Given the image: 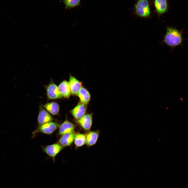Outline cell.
I'll use <instances>...</instances> for the list:
<instances>
[{
    "instance_id": "obj_1",
    "label": "cell",
    "mask_w": 188,
    "mask_h": 188,
    "mask_svg": "<svg viewBox=\"0 0 188 188\" xmlns=\"http://www.w3.org/2000/svg\"><path fill=\"white\" fill-rule=\"evenodd\" d=\"M183 31L173 27H168L164 35L163 42L172 48L181 45L183 41Z\"/></svg>"
},
{
    "instance_id": "obj_2",
    "label": "cell",
    "mask_w": 188,
    "mask_h": 188,
    "mask_svg": "<svg viewBox=\"0 0 188 188\" xmlns=\"http://www.w3.org/2000/svg\"><path fill=\"white\" fill-rule=\"evenodd\" d=\"M136 15L142 18L149 17L151 14L150 3L149 0H137L134 8Z\"/></svg>"
},
{
    "instance_id": "obj_3",
    "label": "cell",
    "mask_w": 188,
    "mask_h": 188,
    "mask_svg": "<svg viewBox=\"0 0 188 188\" xmlns=\"http://www.w3.org/2000/svg\"><path fill=\"white\" fill-rule=\"evenodd\" d=\"M60 127L59 124L56 122L51 121L40 125L33 133V136L38 132L50 134Z\"/></svg>"
},
{
    "instance_id": "obj_4",
    "label": "cell",
    "mask_w": 188,
    "mask_h": 188,
    "mask_svg": "<svg viewBox=\"0 0 188 188\" xmlns=\"http://www.w3.org/2000/svg\"><path fill=\"white\" fill-rule=\"evenodd\" d=\"M46 89L48 99H53L62 97L59 91L58 86L53 83L49 84L46 86Z\"/></svg>"
},
{
    "instance_id": "obj_5",
    "label": "cell",
    "mask_w": 188,
    "mask_h": 188,
    "mask_svg": "<svg viewBox=\"0 0 188 188\" xmlns=\"http://www.w3.org/2000/svg\"><path fill=\"white\" fill-rule=\"evenodd\" d=\"M87 106V105L80 102L70 111L71 113L77 121L80 119L85 114Z\"/></svg>"
},
{
    "instance_id": "obj_6",
    "label": "cell",
    "mask_w": 188,
    "mask_h": 188,
    "mask_svg": "<svg viewBox=\"0 0 188 188\" xmlns=\"http://www.w3.org/2000/svg\"><path fill=\"white\" fill-rule=\"evenodd\" d=\"M79 125L85 131H89L91 127L92 122V113L85 114L79 120L77 121Z\"/></svg>"
},
{
    "instance_id": "obj_7",
    "label": "cell",
    "mask_w": 188,
    "mask_h": 188,
    "mask_svg": "<svg viewBox=\"0 0 188 188\" xmlns=\"http://www.w3.org/2000/svg\"><path fill=\"white\" fill-rule=\"evenodd\" d=\"M63 148V147L58 143L45 146L43 148V150L48 155L54 160L56 156Z\"/></svg>"
},
{
    "instance_id": "obj_8",
    "label": "cell",
    "mask_w": 188,
    "mask_h": 188,
    "mask_svg": "<svg viewBox=\"0 0 188 188\" xmlns=\"http://www.w3.org/2000/svg\"><path fill=\"white\" fill-rule=\"evenodd\" d=\"M154 3L159 17L168 11V5L167 0H154Z\"/></svg>"
},
{
    "instance_id": "obj_9",
    "label": "cell",
    "mask_w": 188,
    "mask_h": 188,
    "mask_svg": "<svg viewBox=\"0 0 188 188\" xmlns=\"http://www.w3.org/2000/svg\"><path fill=\"white\" fill-rule=\"evenodd\" d=\"M68 83L71 94L77 96L79 91L82 87L81 83L72 75H70Z\"/></svg>"
},
{
    "instance_id": "obj_10",
    "label": "cell",
    "mask_w": 188,
    "mask_h": 188,
    "mask_svg": "<svg viewBox=\"0 0 188 188\" xmlns=\"http://www.w3.org/2000/svg\"><path fill=\"white\" fill-rule=\"evenodd\" d=\"M75 134L74 131L66 133L62 135L58 143L63 147L69 146L74 141Z\"/></svg>"
},
{
    "instance_id": "obj_11",
    "label": "cell",
    "mask_w": 188,
    "mask_h": 188,
    "mask_svg": "<svg viewBox=\"0 0 188 188\" xmlns=\"http://www.w3.org/2000/svg\"><path fill=\"white\" fill-rule=\"evenodd\" d=\"M53 120L54 119L48 111L42 108H40L38 118V122L39 125Z\"/></svg>"
},
{
    "instance_id": "obj_12",
    "label": "cell",
    "mask_w": 188,
    "mask_h": 188,
    "mask_svg": "<svg viewBox=\"0 0 188 188\" xmlns=\"http://www.w3.org/2000/svg\"><path fill=\"white\" fill-rule=\"evenodd\" d=\"M75 128V125L66 119L59 127L58 134L62 135L66 133L74 131Z\"/></svg>"
},
{
    "instance_id": "obj_13",
    "label": "cell",
    "mask_w": 188,
    "mask_h": 188,
    "mask_svg": "<svg viewBox=\"0 0 188 188\" xmlns=\"http://www.w3.org/2000/svg\"><path fill=\"white\" fill-rule=\"evenodd\" d=\"M58 88L62 97L68 98L70 97L71 92L68 82L65 80H63L59 84Z\"/></svg>"
},
{
    "instance_id": "obj_14",
    "label": "cell",
    "mask_w": 188,
    "mask_h": 188,
    "mask_svg": "<svg viewBox=\"0 0 188 188\" xmlns=\"http://www.w3.org/2000/svg\"><path fill=\"white\" fill-rule=\"evenodd\" d=\"M99 134L98 130L90 131L86 134V144L88 146L95 144L97 140Z\"/></svg>"
},
{
    "instance_id": "obj_15",
    "label": "cell",
    "mask_w": 188,
    "mask_h": 188,
    "mask_svg": "<svg viewBox=\"0 0 188 188\" xmlns=\"http://www.w3.org/2000/svg\"><path fill=\"white\" fill-rule=\"evenodd\" d=\"M77 96L79 97L80 102L87 105L90 101L91 95L89 92L83 86L80 89Z\"/></svg>"
},
{
    "instance_id": "obj_16",
    "label": "cell",
    "mask_w": 188,
    "mask_h": 188,
    "mask_svg": "<svg viewBox=\"0 0 188 188\" xmlns=\"http://www.w3.org/2000/svg\"><path fill=\"white\" fill-rule=\"evenodd\" d=\"M44 107L49 113L53 115H57L59 111V105L55 102L47 103L44 105Z\"/></svg>"
},
{
    "instance_id": "obj_17",
    "label": "cell",
    "mask_w": 188,
    "mask_h": 188,
    "mask_svg": "<svg viewBox=\"0 0 188 188\" xmlns=\"http://www.w3.org/2000/svg\"><path fill=\"white\" fill-rule=\"evenodd\" d=\"M86 134L77 132L74 139V143L77 148L83 146L86 143Z\"/></svg>"
},
{
    "instance_id": "obj_18",
    "label": "cell",
    "mask_w": 188,
    "mask_h": 188,
    "mask_svg": "<svg viewBox=\"0 0 188 188\" xmlns=\"http://www.w3.org/2000/svg\"><path fill=\"white\" fill-rule=\"evenodd\" d=\"M81 0H63L66 9H69L80 6Z\"/></svg>"
}]
</instances>
